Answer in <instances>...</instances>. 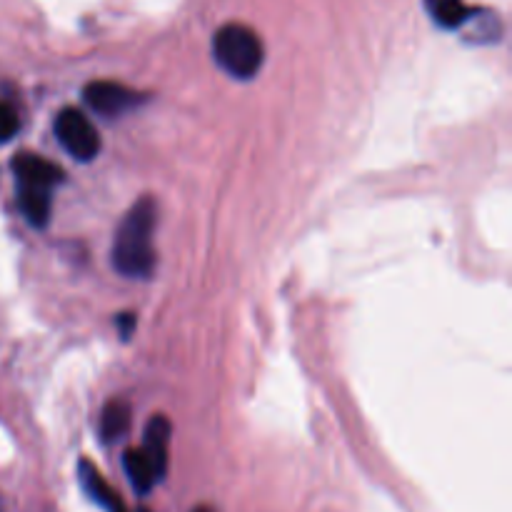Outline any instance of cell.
<instances>
[{"label": "cell", "mask_w": 512, "mask_h": 512, "mask_svg": "<svg viewBox=\"0 0 512 512\" xmlns=\"http://www.w3.org/2000/svg\"><path fill=\"white\" fill-rule=\"evenodd\" d=\"M155 220H158V205L150 195H145L125 213L123 223L118 225L110 255H113L115 270L125 278H148L153 273Z\"/></svg>", "instance_id": "1"}, {"label": "cell", "mask_w": 512, "mask_h": 512, "mask_svg": "<svg viewBox=\"0 0 512 512\" xmlns=\"http://www.w3.org/2000/svg\"><path fill=\"white\" fill-rule=\"evenodd\" d=\"M213 58L230 78L250 80L263 68L265 48L260 35L243 23H228L215 33Z\"/></svg>", "instance_id": "2"}, {"label": "cell", "mask_w": 512, "mask_h": 512, "mask_svg": "<svg viewBox=\"0 0 512 512\" xmlns=\"http://www.w3.org/2000/svg\"><path fill=\"white\" fill-rule=\"evenodd\" d=\"M55 135H58V143L63 145L65 153L73 155L80 163H88L100 153L98 130L80 110H60L58 118H55Z\"/></svg>", "instance_id": "3"}, {"label": "cell", "mask_w": 512, "mask_h": 512, "mask_svg": "<svg viewBox=\"0 0 512 512\" xmlns=\"http://www.w3.org/2000/svg\"><path fill=\"white\" fill-rule=\"evenodd\" d=\"M83 100L93 113L103 115V118H118V115L128 113L135 105L143 100L135 90L128 85L113 83V80H93L83 88Z\"/></svg>", "instance_id": "4"}, {"label": "cell", "mask_w": 512, "mask_h": 512, "mask_svg": "<svg viewBox=\"0 0 512 512\" xmlns=\"http://www.w3.org/2000/svg\"><path fill=\"white\" fill-rule=\"evenodd\" d=\"M13 173L15 178H18L20 188L43 190V193H50V190H53L55 185L63 183L65 178V173L58 165L33 153H20L18 158L13 160Z\"/></svg>", "instance_id": "5"}, {"label": "cell", "mask_w": 512, "mask_h": 512, "mask_svg": "<svg viewBox=\"0 0 512 512\" xmlns=\"http://www.w3.org/2000/svg\"><path fill=\"white\" fill-rule=\"evenodd\" d=\"M168 440H170V423L165 415H153L145 425L143 435V453L148 458V463L153 465L155 478H163L165 470H168Z\"/></svg>", "instance_id": "6"}, {"label": "cell", "mask_w": 512, "mask_h": 512, "mask_svg": "<svg viewBox=\"0 0 512 512\" xmlns=\"http://www.w3.org/2000/svg\"><path fill=\"white\" fill-rule=\"evenodd\" d=\"M80 483H83L85 493L90 495V500H95L100 508H105L108 512H128L125 510L123 500L118 498V493H115V490L105 483L103 475H100V470L95 468L93 463H88V460H83V463H80Z\"/></svg>", "instance_id": "7"}, {"label": "cell", "mask_w": 512, "mask_h": 512, "mask_svg": "<svg viewBox=\"0 0 512 512\" xmlns=\"http://www.w3.org/2000/svg\"><path fill=\"white\" fill-rule=\"evenodd\" d=\"M123 468H125V475H128L130 485L135 488V493L140 495L150 493V490L155 488V483H158L153 465L148 463V458H145V453L140 448L125 450Z\"/></svg>", "instance_id": "8"}, {"label": "cell", "mask_w": 512, "mask_h": 512, "mask_svg": "<svg viewBox=\"0 0 512 512\" xmlns=\"http://www.w3.org/2000/svg\"><path fill=\"white\" fill-rule=\"evenodd\" d=\"M425 8H428L433 23L445 30L463 28L470 20V15H473V10L463 0H425Z\"/></svg>", "instance_id": "9"}, {"label": "cell", "mask_w": 512, "mask_h": 512, "mask_svg": "<svg viewBox=\"0 0 512 512\" xmlns=\"http://www.w3.org/2000/svg\"><path fill=\"white\" fill-rule=\"evenodd\" d=\"M130 428V405L125 400H110L100 418V433L108 443L120 440Z\"/></svg>", "instance_id": "10"}, {"label": "cell", "mask_w": 512, "mask_h": 512, "mask_svg": "<svg viewBox=\"0 0 512 512\" xmlns=\"http://www.w3.org/2000/svg\"><path fill=\"white\" fill-rule=\"evenodd\" d=\"M20 210L28 218L30 225L35 228H43L50 218V193H43V190H28L20 188Z\"/></svg>", "instance_id": "11"}, {"label": "cell", "mask_w": 512, "mask_h": 512, "mask_svg": "<svg viewBox=\"0 0 512 512\" xmlns=\"http://www.w3.org/2000/svg\"><path fill=\"white\" fill-rule=\"evenodd\" d=\"M18 130H20L18 113H15L8 103L0 100V143H8L10 138H15Z\"/></svg>", "instance_id": "12"}, {"label": "cell", "mask_w": 512, "mask_h": 512, "mask_svg": "<svg viewBox=\"0 0 512 512\" xmlns=\"http://www.w3.org/2000/svg\"><path fill=\"white\" fill-rule=\"evenodd\" d=\"M118 328H120V335H123V338L128 340L130 333H133V330H135V318H133V315H130V313L120 315V318H118Z\"/></svg>", "instance_id": "13"}, {"label": "cell", "mask_w": 512, "mask_h": 512, "mask_svg": "<svg viewBox=\"0 0 512 512\" xmlns=\"http://www.w3.org/2000/svg\"><path fill=\"white\" fill-rule=\"evenodd\" d=\"M193 512H213V510H210V508H195Z\"/></svg>", "instance_id": "14"}]
</instances>
